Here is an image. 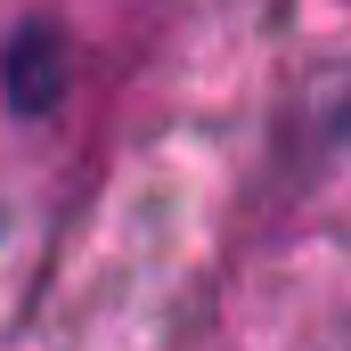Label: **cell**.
Returning a JSON list of instances; mask_svg holds the SVG:
<instances>
[{"instance_id":"1","label":"cell","mask_w":351,"mask_h":351,"mask_svg":"<svg viewBox=\"0 0 351 351\" xmlns=\"http://www.w3.org/2000/svg\"><path fill=\"white\" fill-rule=\"evenodd\" d=\"M0 82H8V106L16 114H49L58 90H66V41H58V25H25L0 49Z\"/></svg>"}]
</instances>
